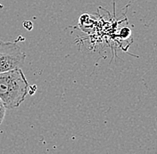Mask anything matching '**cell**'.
I'll return each instance as SVG.
<instances>
[{"instance_id":"7a4b0ae2","label":"cell","mask_w":157,"mask_h":154,"mask_svg":"<svg viewBox=\"0 0 157 154\" xmlns=\"http://www.w3.org/2000/svg\"><path fill=\"white\" fill-rule=\"evenodd\" d=\"M26 54L14 42L0 40V73L21 68Z\"/></svg>"},{"instance_id":"277c9868","label":"cell","mask_w":157,"mask_h":154,"mask_svg":"<svg viewBox=\"0 0 157 154\" xmlns=\"http://www.w3.org/2000/svg\"><path fill=\"white\" fill-rule=\"evenodd\" d=\"M121 35H122L124 38H127V37H128V36L130 35V30L128 29V28H123V29H121Z\"/></svg>"},{"instance_id":"6da1fadb","label":"cell","mask_w":157,"mask_h":154,"mask_svg":"<svg viewBox=\"0 0 157 154\" xmlns=\"http://www.w3.org/2000/svg\"><path fill=\"white\" fill-rule=\"evenodd\" d=\"M29 89L21 68L0 73V99L6 109L19 107L29 94Z\"/></svg>"},{"instance_id":"3957f363","label":"cell","mask_w":157,"mask_h":154,"mask_svg":"<svg viewBox=\"0 0 157 154\" xmlns=\"http://www.w3.org/2000/svg\"><path fill=\"white\" fill-rule=\"evenodd\" d=\"M6 108L4 104V103L2 102V100L0 99V125L4 121V118H5V116H6Z\"/></svg>"}]
</instances>
